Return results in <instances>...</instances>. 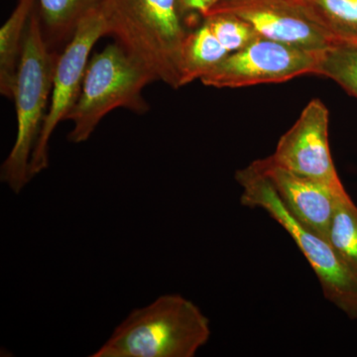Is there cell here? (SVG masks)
I'll use <instances>...</instances> for the list:
<instances>
[{"mask_svg": "<svg viewBox=\"0 0 357 357\" xmlns=\"http://www.w3.org/2000/svg\"><path fill=\"white\" fill-rule=\"evenodd\" d=\"M229 55L208 23L203 20L202 25L189 31L185 37L181 86H187L195 79H201Z\"/></svg>", "mask_w": 357, "mask_h": 357, "instance_id": "13", "label": "cell"}, {"mask_svg": "<svg viewBox=\"0 0 357 357\" xmlns=\"http://www.w3.org/2000/svg\"><path fill=\"white\" fill-rule=\"evenodd\" d=\"M60 53L51 51L45 42L37 6L30 17L13 100L17 117V133L10 153L0 169V178L15 194L31 180L30 161L41 133L54 74Z\"/></svg>", "mask_w": 357, "mask_h": 357, "instance_id": "3", "label": "cell"}, {"mask_svg": "<svg viewBox=\"0 0 357 357\" xmlns=\"http://www.w3.org/2000/svg\"><path fill=\"white\" fill-rule=\"evenodd\" d=\"M330 112L319 98L307 103L299 119L281 136L269 158L276 165L344 192L328 143Z\"/></svg>", "mask_w": 357, "mask_h": 357, "instance_id": "9", "label": "cell"}, {"mask_svg": "<svg viewBox=\"0 0 357 357\" xmlns=\"http://www.w3.org/2000/svg\"><path fill=\"white\" fill-rule=\"evenodd\" d=\"M211 335L208 317L178 294L133 310L93 357H194Z\"/></svg>", "mask_w": 357, "mask_h": 357, "instance_id": "2", "label": "cell"}, {"mask_svg": "<svg viewBox=\"0 0 357 357\" xmlns=\"http://www.w3.org/2000/svg\"><path fill=\"white\" fill-rule=\"evenodd\" d=\"M37 0H18L17 6L0 29V93L13 100L23 45Z\"/></svg>", "mask_w": 357, "mask_h": 357, "instance_id": "12", "label": "cell"}, {"mask_svg": "<svg viewBox=\"0 0 357 357\" xmlns=\"http://www.w3.org/2000/svg\"><path fill=\"white\" fill-rule=\"evenodd\" d=\"M340 43L357 45V0H306Z\"/></svg>", "mask_w": 357, "mask_h": 357, "instance_id": "15", "label": "cell"}, {"mask_svg": "<svg viewBox=\"0 0 357 357\" xmlns=\"http://www.w3.org/2000/svg\"><path fill=\"white\" fill-rule=\"evenodd\" d=\"M271 183L286 210L305 229L328 239L338 196L347 194L276 165L269 157L252 162Z\"/></svg>", "mask_w": 357, "mask_h": 357, "instance_id": "10", "label": "cell"}, {"mask_svg": "<svg viewBox=\"0 0 357 357\" xmlns=\"http://www.w3.org/2000/svg\"><path fill=\"white\" fill-rule=\"evenodd\" d=\"M215 14L236 16L262 38L300 48L328 50L342 44L306 0H222L204 18Z\"/></svg>", "mask_w": 357, "mask_h": 357, "instance_id": "7", "label": "cell"}, {"mask_svg": "<svg viewBox=\"0 0 357 357\" xmlns=\"http://www.w3.org/2000/svg\"><path fill=\"white\" fill-rule=\"evenodd\" d=\"M103 0H37L42 31L51 51L61 53L82 20Z\"/></svg>", "mask_w": 357, "mask_h": 357, "instance_id": "11", "label": "cell"}, {"mask_svg": "<svg viewBox=\"0 0 357 357\" xmlns=\"http://www.w3.org/2000/svg\"><path fill=\"white\" fill-rule=\"evenodd\" d=\"M156 77L119 43L107 45L89 60L83 86L66 121H72L70 142H86L105 115L126 109L136 114L149 112L143 89Z\"/></svg>", "mask_w": 357, "mask_h": 357, "instance_id": "4", "label": "cell"}, {"mask_svg": "<svg viewBox=\"0 0 357 357\" xmlns=\"http://www.w3.org/2000/svg\"><path fill=\"white\" fill-rule=\"evenodd\" d=\"M328 241L357 276V206L349 194L337 197Z\"/></svg>", "mask_w": 357, "mask_h": 357, "instance_id": "14", "label": "cell"}, {"mask_svg": "<svg viewBox=\"0 0 357 357\" xmlns=\"http://www.w3.org/2000/svg\"><path fill=\"white\" fill-rule=\"evenodd\" d=\"M241 204L260 208L292 237L318 277L324 296L351 319H357V276L340 259L328 239L312 234L286 210L271 183L252 164L236 173Z\"/></svg>", "mask_w": 357, "mask_h": 357, "instance_id": "5", "label": "cell"}, {"mask_svg": "<svg viewBox=\"0 0 357 357\" xmlns=\"http://www.w3.org/2000/svg\"><path fill=\"white\" fill-rule=\"evenodd\" d=\"M319 76L333 79L357 98V45L342 44L328 49Z\"/></svg>", "mask_w": 357, "mask_h": 357, "instance_id": "16", "label": "cell"}, {"mask_svg": "<svg viewBox=\"0 0 357 357\" xmlns=\"http://www.w3.org/2000/svg\"><path fill=\"white\" fill-rule=\"evenodd\" d=\"M107 24L100 6L93 9L77 25L74 36L61 52L54 74L50 107L30 161L31 178L49 166V142L58 124L67 119L74 107L96 42L107 36Z\"/></svg>", "mask_w": 357, "mask_h": 357, "instance_id": "8", "label": "cell"}, {"mask_svg": "<svg viewBox=\"0 0 357 357\" xmlns=\"http://www.w3.org/2000/svg\"><path fill=\"white\" fill-rule=\"evenodd\" d=\"M326 51L309 50L260 37L243 50L230 54L201 82L217 89L285 83L295 77L319 75Z\"/></svg>", "mask_w": 357, "mask_h": 357, "instance_id": "6", "label": "cell"}, {"mask_svg": "<svg viewBox=\"0 0 357 357\" xmlns=\"http://www.w3.org/2000/svg\"><path fill=\"white\" fill-rule=\"evenodd\" d=\"M107 36L171 88L182 79V54L189 30L178 0H103Z\"/></svg>", "mask_w": 357, "mask_h": 357, "instance_id": "1", "label": "cell"}, {"mask_svg": "<svg viewBox=\"0 0 357 357\" xmlns=\"http://www.w3.org/2000/svg\"><path fill=\"white\" fill-rule=\"evenodd\" d=\"M229 54L243 50L260 38L252 26L230 14H215L204 18Z\"/></svg>", "mask_w": 357, "mask_h": 357, "instance_id": "17", "label": "cell"}, {"mask_svg": "<svg viewBox=\"0 0 357 357\" xmlns=\"http://www.w3.org/2000/svg\"><path fill=\"white\" fill-rule=\"evenodd\" d=\"M222 0H178L181 10L188 24V18L199 16L204 18L208 11Z\"/></svg>", "mask_w": 357, "mask_h": 357, "instance_id": "18", "label": "cell"}]
</instances>
